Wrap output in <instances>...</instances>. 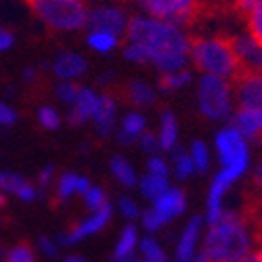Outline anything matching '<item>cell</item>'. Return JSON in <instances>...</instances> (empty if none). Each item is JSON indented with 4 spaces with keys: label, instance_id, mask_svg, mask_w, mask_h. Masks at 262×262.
I'll list each match as a JSON object with an SVG mask.
<instances>
[{
    "label": "cell",
    "instance_id": "1",
    "mask_svg": "<svg viewBox=\"0 0 262 262\" xmlns=\"http://www.w3.org/2000/svg\"><path fill=\"white\" fill-rule=\"evenodd\" d=\"M124 57L135 63H154L162 74L183 72L191 40L183 28L154 17H133L126 26Z\"/></svg>",
    "mask_w": 262,
    "mask_h": 262
},
{
    "label": "cell",
    "instance_id": "2",
    "mask_svg": "<svg viewBox=\"0 0 262 262\" xmlns=\"http://www.w3.org/2000/svg\"><path fill=\"white\" fill-rule=\"evenodd\" d=\"M258 248V235L248 216L225 210L218 221L206 225L202 256L208 262H239Z\"/></svg>",
    "mask_w": 262,
    "mask_h": 262
},
{
    "label": "cell",
    "instance_id": "3",
    "mask_svg": "<svg viewBox=\"0 0 262 262\" xmlns=\"http://www.w3.org/2000/svg\"><path fill=\"white\" fill-rule=\"evenodd\" d=\"M189 59L204 76H214V78L229 82L242 74V68H239V61L231 45V38H225V36L191 40Z\"/></svg>",
    "mask_w": 262,
    "mask_h": 262
},
{
    "label": "cell",
    "instance_id": "4",
    "mask_svg": "<svg viewBox=\"0 0 262 262\" xmlns=\"http://www.w3.org/2000/svg\"><path fill=\"white\" fill-rule=\"evenodd\" d=\"M214 151L218 158V172L227 174L235 183L242 181L252 168V156H250V143L246 137H242L233 126H225L214 137Z\"/></svg>",
    "mask_w": 262,
    "mask_h": 262
},
{
    "label": "cell",
    "instance_id": "5",
    "mask_svg": "<svg viewBox=\"0 0 262 262\" xmlns=\"http://www.w3.org/2000/svg\"><path fill=\"white\" fill-rule=\"evenodd\" d=\"M32 13L53 30L74 32L86 28L89 9L84 0H26Z\"/></svg>",
    "mask_w": 262,
    "mask_h": 262
},
{
    "label": "cell",
    "instance_id": "6",
    "mask_svg": "<svg viewBox=\"0 0 262 262\" xmlns=\"http://www.w3.org/2000/svg\"><path fill=\"white\" fill-rule=\"evenodd\" d=\"M187 212V193L177 187L170 185L158 200L149 204V208L143 210L139 227L145 235H158L164 229H168L172 223H177Z\"/></svg>",
    "mask_w": 262,
    "mask_h": 262
},
{
    "label": "cell",
    "instance_id": "7",
    "mask_svg": "<svg viewBox=\"0 0 262 262\" xmlns=\"http://www.w3.org/2000/svg\"><path fill=\"white\" fill-rule=\"evenodd\" d=\"M198 105H200V112L208 120L212 122L227 120L233 109L231 84L214 76H202L198 82Z\"/></svg>",
    "mask_w": 262,
    "mask_h": 262
},
{
    "label": "cell",
    "instance_id": "8",
    "mask_svg": "<svg viewBox=\"0 0 262 262\" xmlns=\"http://www.w3.org/2000/svg\"><path fill=\"white\" fill-rule=\"evenodd\" d=\"M137 3L154 19L179 28L200 17L202 13V0H137Z\"/></svg>",
    "mask_w": 262,
    "mask_h": 262
},
{
    "label": "cell",
    "instance_id": "9",
    "mask_svg": "<svg viewBox=\"0 0 262 262\" xmlns=\"http://www.w3.org/2000/svg\"><path fill=\"white\" fill-rule=\"evenodd\" d=\"M114 212L116 210L112 204L105 206L103 210H97V212H86V216H82L72 229L57 235L59 246L61 248H74V246L86 242V239H93V237L101 235L109 225H112Z\"/></svg>",
    "mask_w": 262,
    "mask_h": 262
},
{
    "label": "cell",
    "instance_id": "10",
    "mask_svg": "<svg viewBox=\"0 0 262 262\" xmlns=\"http://www.w3.org/2000/svg\"><path fill=\"white\" fill-rule=\"evenodd\" d=\"M206 233V218L204 214L189 216L181 231L174 237L172 244V262H193L202 254V242Z\"/></svg>",
    "mask_w": 262,
    "mask_h": 262
},
{
    "label": "cell",
    "instance_id": "11",
    "mask_svg": "<svg viewBox=\"0 0 262 262\" xmlns=\"http://www.w3.org/2000/svg\"><path fill=\"white\" fill-rule=\"evenodd\" d=\"M231 45L239 61L242 74H260L262 72V45L250 34L231 36Z\"/></svg>",
    "mask_w": 262,
    "mask_h": 262
},
{
    "label": "cell",
    "instance_id": "12",
    "mask_svg": "<svg viewBox=\"0 0 262 262\" xmlns=\"http://www.w3.org/2000/svg\"><path fill=\"white\" fill-rule=\"evenodd\" d=\"M126 26H128V19H126L124 11L118 7L95 9L89 13V21H86L89 32H107L118 38H120V34H126Z\"/></svg>",
    "mask_w": 262,
    "mask_h": 262
},
{
    "label": "cell",
    "instance_id": "13",
    "mask_svg": "<svg viewBox=\"0 0 262 262\" xmlns=\"http://www.w3.org/2000/svg\"><path fill=\"white\" fill-rule=\"evenodd\" d=\"M0 191L7 198L13 195V198H17L24 204H34L42 195L34 183H30L26 177H21L19 172H13V170H0Z\"/></svg>",
    "mask_w": 262,
    "mask_h": 262
},
{
    "label": "cell",
    "instance_id": "14",
    "mask_svg": "<svg viewBox=\"0 0 262 262\" xmlns=\"http://www.w3.org/2000/svg\"><path fill=\"white\" fill-rule=\"evenodd\" d=\"M235 97L239 109H262V72L239 74L235 78Z\"/></svg>",
    "mask_w": 262,
    "mask_h": 262
},
{
    "label": "cell",
    "instance_id": "15",
    "mask_svg": "<svg viewBox=\"0 0 262 262\" xmlns=\"http://www.w3.org/2000/svg\"><path fill=\"white\" fill-rule=\"evenodd\" d=\"M141 237H143V231L137 223H126L118 233V239L114 244V252H112V260L128 262V260L137 258Z\"/></svg>",
    "mask_w": 262,
    "mask_h": 262
},
{
    "label": "cell",
    "instance_id": "16",
    "mask_svg": "<svg viewBox=\"0 0 262 262\" xmlns=\"http://www.w3.org/2000/svg\"><path fill=\"white\" fill-rule=\"evenodd\" d=\"M91 179L82 177L76 172H63L55 181V198L59 204H68L74 198H82V195L91 189Z\"/></svg>",
    "mask_w": 262,
    "mask_h": 262
},
{
    "label": "cell",
    "instance_id": "17",
    "mask_svg": "<svg viewBox=\"0 0 262 262\" xmlns=\"http://www.w3.org/2000/svg\"><path fill=\"white\" fill-rule=\"evenodd\" d=\"M89 70V61L78 53H61L55 61H53V74L61 80V82H72L74 78L82 76Z\"/></svg>",
    "mask_w": 262,
    "mask_h": 262
},
{
    "label": "cell",
    "instance_id": "18",
    "mask_svg": "<svg viewBox=\"0 0 262 262\" xmlns=\"http://www.w3.org/2000/svg\"><path fill=\"white\" fill-rule=\"evenodd\" d=\"M99 105V95L93 89H80V95L76 99V103L72 105V112L68 116V122L72 126H82L84 122H89L95 118Z\"/></svg>",
    "mask_w": 262,
    "mask_h": 262
},
{
    "label": "cell",
    "instance_id": "19",
    "mask_svg": "<svg viewBox=\"0 0 262 262\" xmlns=\"http://www.w3.org/2000/svg\"><path fill=\"white\" fill-rule=\"evenodd\" d=\"M231 126L248 141L262 137V109H239L231 118Z\"/></svg>",
    "mask_w": 262,
    "mask_h": 262
},
{
    "label": "cell",
    "instance_id": "20",
    "mask_svg": "<svg viewBox=\"0 0 262 262\" xmlns=\"http://www.w3.org/2000/svg\"><path fill=\"white\" fill-rule=\"evenodd\" d=\"M116 101L109 93H103L99 97V105H97V112H95V128L101 139H107L109 135L114 133V126H116Z\"/></svg>",
    "mask_w": 262,
    "mask_h": 262
},
{
    "label": "cell",
    "instance_id": "21",
    "mask_svg": "<svg viewBox=\"0 0 262 262\" xmlns=\"http://www.w3.org/2000/svg\"><path fill=\"white\" fill-rule=\"evenodd\" d=\"M145 126H147V120L143 114L139 112H130L126 118H122V124L118 128V143L124 145V147H130L139 141V137L145 133Z\"/></svg>",
    "mask_w": 262,
    "mask_h": 262
},
{
    "label": "cell",
    "instance_id": "22",
    "mask_svg": "<svg viewBox=\"0 0 262 262\" xmlns=\"http://www.w3.org/2000/svg\"><path fill=\"white\" fill-rule=\"evenodd\" d=\"M137 258L141 262H172L170 252L166 250L164 242L158 235H143L141 237Z\"/></svg>",
    "mask_w": 262,
    "mask_h": 262
},
{
    "label": "cell",
    "instance_id": "23",
    "mask_svg": "<svg viewBox=\"0 0 262 262\" xmlns=\"http://www.w3.org/2000/svg\"><path fill=\"white\" fill-rule=\"evenodd\" d=\"M109 172H112V177L118 185H122L124 189H133L137 187L139 183V172L137 168L133 166V162H130L128 158L124 156H114L112 160H109Z\"/></svg>",
    "mask_w": 262,
    "mask_h": 262
},
{
    "label": "cell",
    "instance_id": "24",
    "mask_svg": "<svg viewBox=\"0 0 262 262\" xmlns=\"http://www.w3.org/2000/svg\"><path fill=\"white\" fill-rule=\"evenodd\" d=\"M124 97L135 107H151L156 103V89L145 80H130L124 89Z\"/></svg>",
    "mask_w": 262,
    "mask_h": 262
},
{
    "label": "cell",
    "instance_id": "25",
    "mask_svg": "<svg viewBox=\"0 0 262 262\" xmlns=\"http://www.w3.org/2000/svg\"><path fill=\"white\" fill-rule=\"evenodd\" d=\"M158 139H160L162 151H168V154H172V151L179 147V122H177V116H174L170 109H164L162 112Z\"/></svg>",
    "mask_w": 262,
    "mask_h": 262
},
{
    "label": "cell",
    "instance_id": "26",
    "mask_svg": "<svg viewBox=\"0 0 262 262\" xmlns=\"http://www.w3.org/2000/svg\"><path fill=\"white\" fill-rule=\"evenodd\" d=\"M170 174L177 181H187L195 174V168H193V162L189 158V151L183 149V147H177L170 154Z\"/></svg>",
    "mask_w": 262,
    "mask_h": 262
},
{
    "label": "cell",
    "instance_id": "27",
    "mask_svg": "<svg viewBox=\"0 0 262 262\" xmlns=\"http://www.w3.org/2000/svg\"><path fill=\"white\" fill-rule=\"evenodd\" d=\"M170 187V179H162V177H154V174H143L139 177V183H137V189L143 198L151 204L154 200H158L160 195Z\"/></svg>",
    "mask_w": 262,
    "mask_h": 262
},
{
    "label": "cell",
    "instance_id": "28",
    "mask_svg": "<svg viewBox=\"0 0 262 262\" xmlns=\"http://www.w3.org/2000/svg\"><path fill=\"white\" fill-rule=\"evenodd\" d=\"M187 151H189V158H191V162H193L195 174H206V172L210 170V166H212L210 147H208L204 141H193Z\"/></svg>",
    "mask_w": 262,
    "mask_h": 262
},
{
    "label": "cell",
    "instance_id": "29",
    "mask_svg": "<svg viewBox=\"0 0 262 262\" xmlns=\"http://www.w3.org/2000/svg\"><path fill=\"white\" fill-rule=\"evenodd\" d=\"M0 254H3V262H38V254L30 244L9 246Z\"/></svg>",
    "mask_w": 262,
    "mask_h": 262
},
{
    "label": "cell",
    "instance_id": "30",
    "mask_svg": "<svg viewBox=\"0 0 262 262\" xmlns=\"http://www.w3.org/2000/svg\"><path fill=\"white\" fill-rule=\"evenodd\" d=\"M86 45H89L93 51H97V53L107 55L120 45V38L114 36V34H107V32H89Z\"/></svg>",
    "mask_w": 262,
    "mask_h": 262
},
{
    "label": "cell",
    "instance_id": "31",
    "mask_svg": "<svg viewBox=\"0 0 262 262\" xmlns=\"http://www.w3.org/2000/svg\"><path fill=\"white\" fill-rule=\"evenodd\" d=\"M82 202H84L86 212H97V210H103L105 206H109V195L103 187L91 185V189L82 195Z\"/></svg>",
    "mask_w": 262,
    "mask_h": 262
},
{
    "label": "cell",
    "instance_id": "32",
    "mask_svg": "<svg viewBox=\"0 0 262 262\" xmlns=\"http://www.w3.org/2000/svg\"><path fill=\"white\" fill-rule=\"evenodd\" d=\"M114 210H118V214L124 218L126 223H139L141 214H143V208L139 206V202L135 198H130V195H122V198H118V206Z\"/></svg>",
    "mask_w": 262,
    "mask_h": 262
},
{
    "label": "cell",
    "instance_id": "33",
    "mask_svg": "<svg viewBox=\"0 0 262 262\" xmlns=\"http://www.w3.org/2000/svg\"><path fill=\"white\" fill-rule=\"evenodd\" d=\"M191 82V72L183 70V72H174V74H162L160 82H158V89L162 93H172V91H179L183 86H187Z\"/></svg>",
    "mask_w": 262,
    "mask_h": 262
},
{
    "label": "cell",
    "instance_id": "34",
    "mask_svg": "<svg viewBox=\"0 0 262 262\" xmlns=\"http://www.w3.org/2000/svg\"><path fill=\"white\" fill-rule=\"evenodd\" d=\"M36 254L42 256V258H57L59 252H61V246L57 242V237H51V235H40L36 239Z\"/></svg>",
    "mask_w": 262,
    "mask_h": 262
},
{
    "label": "cell",
    "instance_id": "35",
    "mask_svg": "<svg viewBox=\"0 0 262 262\" xmlns=\"http://www.w3.org/2000/svg\"><path fill=\"white\" fill-rule=\"evenodd\" d=\"M248 28H250L248 34L262 45V0L248 13Z\"/></svg>",
    "mask_w": 262,
    "mask_h": 262
},
{
    "label": "cell",
    "instance_id": "36",
    "mask_svg": "<svg viewBox=\"0 0 262 262\" xmlns=\"http://www.w3.org/2000/svg\"><path fill=\"white\" fill-rule=\"evenodd\" d=\"M80 89H82V86H78L76 82H59L55 86V95H57L59 101L68 103V105H74L78 95H80Z\"/></svg>",
    "mask_w": 262,
    "mask_h": 262
},
{
    "label": "cell",
    "instance_id": "37",
    "mask_svg": "<svg viewBox=\"0 0 262 262\" xmlns=\"http://www.w3.org/2000/svg\"><path fill=\"white\" fill-rule=\"evenodd\" d=\"M147 174H154V177H162V179H170V162L164 156H151L147 160Z\"/></svg>",
    "mask_w": 262,
    "mask_h": 262
},
{
    "label": "cell",
    "instance_id": "38",
    "mask_svg": "<svg viewBox=\"0 0 262 262\" xmlns=\"http://www.w3.org/2000/svg\"><path fill=\"white\" fill-rule=\"evenodd\" d=\"M38 122L42 128H47V130H57L59 124H61V116L55 107H40L38 109Z\"/></svg>",
    "mask_w": 262,
    "mask_h": 262
},
{
    "label": "cell",
    "instance_id": "39",
    "mask_svg": "<svg viewBox=\"0 0 262 262\" xmlns=\"http://www.w3.org/2000/svg\"><path fill=\"white\" fill-rule=\"evenodd\" d=\"M137 145L141 147L143 154H147L149 158H151V156H160V151H162L160 139H158V135H154V133H143V135L139 137Z\"/></svg>",
    "mask_w": 262,
    "mask_h": 262
},
{
    "label": "cell",
    "instance_id": "40",
    "mask_svg": "<svg viewBox=\"0 0 262 262\" xmlns=\"http://www.w3.org/2000/svg\"><path fill=\"white\" fill-rule=\"evenodd\" d=\"M51 185H55V168L53 166H45L36 177V187L42 193V191H47Z\"/></svg>",
    "mask_w": 262,
    "mask_h": 262
},
{
    "label": "cell",
    "instance_id": "41",
    "mask_svg": "<svg viewBox=\"0 0 262 262\" xmlns=\"http://www.w3.org/2000/svg\"><path fill=\"white\" fill-rule=\"evenodd\" d=\"M15 120H17V114L7 103H0V126H11Z\"/></svg>",
    "mask_w": 262,
    "mask_h": 262
},
{
    "label": "cell",
    "instance_id": "42",
    "mask_svg": "<svg viewBox=\"0 0 262 262\" xmlns=\"http://www.w3.org/2000/svg\"><path fill=\"white\" fill-rule=\"evenodd\" d=\"M252 183H254V189H256V193L260 195V200H262V160L254 166V170H252Z\"/></svg>",
    "mask_w": 262,
    "mask_h": 262
},
{
    "label": "cell",
    "instance_id": "43",
    "mask_svg": "<svg viewBox=\"0 0 262 262\" xmlns=\"http://www.w3.org/2000/svg\"><path fill=\"white\" fill-rule=\"evenodd\" d=\"M258 3H260V0H231V5H233L235 11H239V13H250Z\"/></svg>",
    "mask_w": 262,
    "mask_h": 262
},
{
    "label": "cell",
    "instance_id": "44",
    "mask_svg": "<svg viewBox=\"0 0 262 262\" xmlns=\"http://www.w3.org/2000/svg\"><path fill=\"white\" fill-rule=\"evenodd\" d=\"M11 47H13V34L5 28H0V53L11 49Z\"/></svg>",
    "mask_w": 262,
    "mask_h": 262
},
{
    "label": "cell",
    "instance_id": "45",
    "mask_svg": "<svg viewBox=\"0 0 262 262\" xmlns=\"http://www.w3.org/2000/svg\"><path fill=\"white\" fill-rule=\"evenodd\" d=\"M239 262H262V248H256L252 254H248L244 260H239Z\"/></svg>",
    "mask_w": 262,
    "mask_h": 262
},
{
    "label": "cell",
    "instance_id": "46",
    "mask_svg": "<svg viewBox=\"0 0 262 262\" xmlns=\"http://www.w3.org/2000/svg\"><path fill=\"white\" fill-rule=\"evenodd\" d=\"M63 262H89V260H86L84 256H80V254H68L63 258Z\"/></svg>",
    "mask_w": 262,
    "mask_h": 262
},
{
    "label": "cell",
    "instance_id": "47",
    "mask_svg": "<svg viewBox=\"0 0 262 262\" xmlns=\"http://www.w3.org/2000/svg\"><path fill=\"white\" fill-rule=\"evenodd\" d=\"M36 78V70L34 68H26V72H24V80L26 82H32Z\"/></svg>",
    "mask_w": 262,
    "mask_h": 262
},
{
    "label": "cell",
    "instance_id": "48",
    "mask_svg": "<svg viewBox=\"0 0 262 262\" xmlns=\"http://www.w3.org/2000/svg\"><path fill=\"white\" fill-rule=\"evenodd\" d=\"M3 206H7V195L0 191V208H3Z\"/></svg>",
    "mask_w": 262,
    "mask_h": 262
},
{
    "label": "cell",
    "instance_id": "49",
    "mask_svg": "<svg viewBox=\"0 0 262 262\" xmlns=\"http://www.w3.org/2000/svg\"><path fill=\"white\" fill-rule=\"evenodd\" d=\"M193 262H208V260H206V258H204V256H202V254H200V256H198V258H195V260H193Z\"/></svg>",
    "mask_w": 262,
    "mask_h": 262
},
{
    "label": "cell",
    "instance_id": "50",
    "mask_svg": "<svg viewBox=\"0 0 262 262\" xmlns=\"http://www.w3.org/2000/svg\"><path fill=\"white\" fill-rule=\"evenodd\" d=\"M128 262H141V260L139 258H133V260H128Z\"/></svg>",
    "mask_w": 262,
    "mask_h": 262
},
{
    "label": "cell",
    "instance_id": "51",
    "mask_svg": "<svg viewBox=\"0 0 262 262\" xmlns=\"http://www.w3.org/2000/svg\"><path fill=\"white\" fill-rule=\"evenodd\" d=\"M0 225H3V218H0Z\"/></svg>",
    "mask_w": 262,
    "mask_h": 262
}]
</instances>
